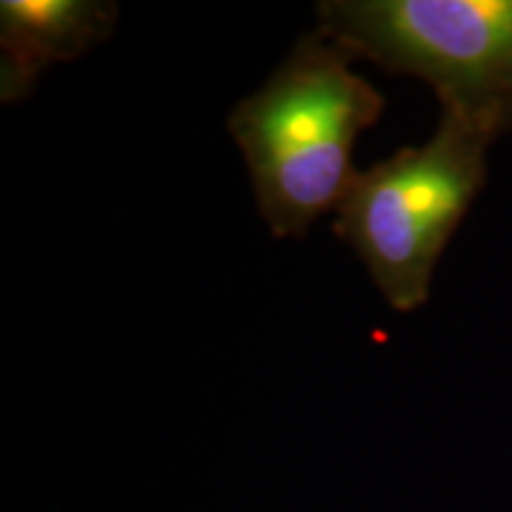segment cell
Returning <instances> with one entry per match:
<instances>
[{
	"instance_id": "obj_2",
	"label": "cell",
	"mask_w": 512,
	"mask_h": 512,
	"mask_svg": "<svg viewBox=\"0 0 512 512\" xmlns=\"http://www.w3.org/2000/svg\"><path fill=\"white\" fill-rule=\"evenodd\" d=\"M494 143L482 128L441 112L430 140L401 147L349 185L332 228L394 311L411 313L430 299L441 256L486 185Z\"/></svg>"
},
{
	"instance_id": "obj_4",
	"label": "cell",
	"mask_w": 512,
	"mask_h": 512,
	"mask_svg": "<svg viewBox=\"0 0 512 512\" xmlns=\"http://www.w3.org/2000/svg\"><path fill=\"white\" fill-rule=\"evenodd\" d=\"M112 0H3L0 3V100L17 105L46 69L74 62L112 36Z\"/></svg>"
},
{
	"instance_id": "obj_3",
	"label": "cell",
	"mask_w": 512,
	"mask_h": 512,
	"mask_svg": "<svg viewBox=\"0 0 512 512\" xmlns=\"http://www.w3.org/2000/svg\"><path fill=\"white\" fill-rule=\"evenodd\" d=\"M316 15L356 60L432 86L441 112L512 131V0H323Z\"/></svg>"
},
{
	"instance_id": "obj_1",
	"label": "cell",
	"mask_w": 512,
	"mask_h": 512,
	"mask_svg": "<svg viewBox=\"0 0 512 512\" xmlns=\"http://www.w3.org/2000/svg\"><path fill=\"white\" fill-rule=\"evenodd\" d=\"M342 43L309 31L259 91L233 107L228 131L247 162L256 209L275 238H304L354 183V147L384 112Z\"/></svg>"
}]
</instances>
